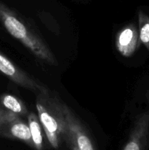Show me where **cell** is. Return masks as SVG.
Masks as SVG:
<instances>
[{
	"instance_id": "6da1fadb",
	"label": "cell",
	"mask_w": 149,
	"mask_h": 150,
	"mask_svg": "<svg viewBox=\"0 0 149 150\" xmlns=\"http://www.w3.org/2000/svg\"><path fill=\"white\" fill-rule=\"evenodd\" d=\"M0 21L10 35L20 41L34 55L47 64H57L55 57L39 35L22 17L0 0Z\"/></svg>"
},
{
	"instance_id": "7a4b0ae2",
	"label": "cell",
	"mask_w": 149,
	"mask_h": 150,
	"mask_svg": "<svg viewBox=\"0 0 149 150\" xmlns=\"http://www.w3.org/2000/svg\"><path fill=\"white\" fill-rule=\"evenodd\" d=\"M36 108L47 139L51 146L57 149L59 147L65 125L62 102L50 97L48 93H38Z\"/></svg>"
},
{
	"instance_id": "3957f363",
	"label": "cell",
	"mask_w": 149,
	"mask_h": 150,
	"mask_svg": "<svg viewBox=\"0 0 149 150\" xmlns=\"http://www.w3.org/2000/svg\"><path fill=\"white\" fill-rule=\"evenodd\" d=\"M65 125L62 138L68 150H98L83 123L71 108L62 103Z\"/></svg>"
},
{
	"instance_id": "277c9868",
	"label": "cell",
	"mask_w": 149,
	"mask_h": 150,
	"mask_svg": "<svg viewBox=\"0 0 149 150\" xmlns=\"http://www.w3.org/2000/svg\"><path fill=\"white\" fill-rule=\"evenodd\" d=\"M0 73L7 76L10 80L23 88L36 93H48L46 87L31 78L23 70L16 66L0 51Z\"/></svg>"
},
{
	"instance_id": "5b68a950",
	"label": "cell",
	"mask_w": 149,
	"mask_h": 150,
	"mask_svg": "<svg viewBox=\"0 0 149 150\" xmlns=\"http://www.w3.org/2000/svg\"><path fill=\"white\" fill-rule=\"evenodd\" d=\"M148 143L149 109L138 117L123 150H147Z\"/></svg>"
},
{
	"instance_id": "8992f818",
	"label": "cell",
	"mask_w": 149,
	"mask_h": 150,
	"mask_svg": "<svg viewBox=\"0 0 149 150\" xmlns=\"http://www.w3.org/2000/svg\"><path fill=\"white\" fill-rule=\"evenodd\" d=\"M0 137L19 140L34 149L29 125L18 115L0 126Z\"/></svg>"
},
{
	"instance_id": "52a82bcc",
	"label": "cell",
	"mask_w": 149,
	"mask_h": 150,
	"mask_svg": "<svg viewBox=\"0 0 149 150\" xmlns=\"http://www.w3.org/2000/svg\"><path fill=\"white\" fill-rule=\"evenodd\" d=\"M139 40L137 28L134 24H129L118 32L116 38V48L121 55L129 57L137 50Z\"/></svg>"
},
{
	"instance_id": "ba28073f",
	"label": "cell",
	"mask_w": 149,
	"mask_h": 150,
	"mask_svg": "<svg viewBox=\"0 0 149 150\" xmlns=\"http://www.w3.org/2000/svg\"><path fill=\"white\" fill-rule=\"evenodd\" d=\"M0 103L3 108L17 114L19 117H23L29 114V111L25 104L14 95L4 94L0 97Z\"/></svg>"
},
{
	"instance_id": "9c48e42d",
	"label": "cell",
	"mask_w": 149,
	"mask_h": 150,
	"mask_svg": "<svg viewBox=\"0 0 149 150\" xmlns=\"http://www.w3.org/2000/svg\"><path fill=\"white\" fill-rule=\"evenodd\" d=\"M28 123L32 135L34 149L36 150L43 149V136L42 132V125L39 122V117L34 113L28 114Z\"/></svg>"
},
{
	"instance_id": "30bf717a",
	"label": "cell",
	"mask_w": 149,
	"mask_h": 150,
	"mask_svg": "<svg viewBox=\"0 0 149 150\" xmlns=\"http://www.w3.org/2000/svg\"><path fill=\"white\" fill-rule=\"evenodd\" d=\"M139 38L143 45L149 51V16L140 10L138 13Z\"/></svg>"
},
{
	"instance_id": "8fae6325",
	"label": "cell",
	"mask_w": 149,
	"mask_h": 150,
	"mask_svg": "<svg viewBox=\"0 0 149 150\" xmlns=\"http://www.w3.org/2000/svg\"><path fill=\"white\" fill-rule=\"evenodd\" d=\"M16 115L17 114L5 109L0 105V126L2 125L4 123H5L8 120L14 118Z\"/></svg>"
}]
</instances>
